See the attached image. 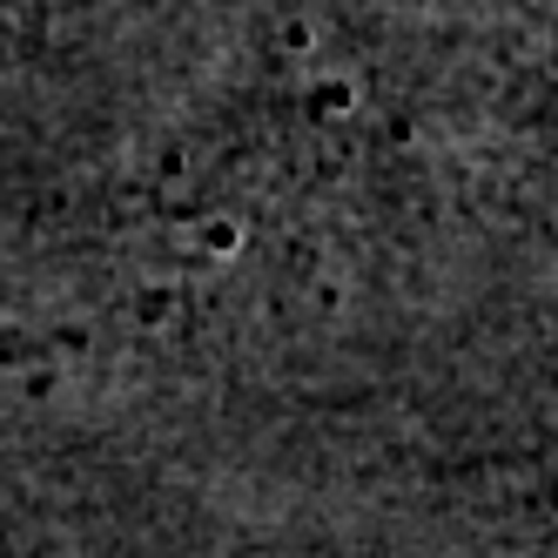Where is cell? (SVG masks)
<instances>
[{
  "instance_id": "6da1fadb",
  "label": "cell",
  "mask_w": 558,
  "mask_h": 558,
  "mask_svg": "<svg viewBox=\"0 0 558 558\" xmlns=\"http://www.w3.org/2000/svg\"><path fill=\"white\" fill-rule=\"evenodd\" d=\"M350 108H356V88L350 82H316L310 88V114H316V122H343Z\"/></svg>"
},
{
  "instance_id": "7a4b0ae2",
  "label": "cell",
  "mask_w": 558,
  "mask_h": 558,
  "mask_svg": "<svg viewBox=\"0 0 558 558\" xmlns=\"http://www.w3.org/2000/svg\"><path fill=\"white\" fill-rule=\"evenodd\" d=\"M195 243H203L209 256H235V250H243V222H235V216H209V222H195Z\"/></svg>"
},
{
  "instance_id": "3957f363",
  "label": "cell",
  "mask_w": 558,
  "mask_h": 558,
  "mask_svg": "<svg viewBox=\"0 0 558 558\" xmlns=\"http://www.w3.org/2000/svg\"><path fill=\"white\" fill-rule=\"evenodd\" d=\"M135 310H142V316H148V324H169V310H175V290H169V283H148V290H142V303H135Z\"/></svg>"
},
{
  "instance_id": "277c9868",
  "label": "cell",
  "mask_w": 558,
  "mask_h": 558,
  "mask_svg": "<svg viewBox=\"0 0 558 558\" xmlns=\"http://www.w3.org/2000/svg\"><path fill=\"white\" fill-rule=\"evenodd\" d=\"M54 350H61V356H68V350L82 356V350H88V330H82V324H61V330H54Z\"/></svg>"
},
{
  "instance_id": "5b68a950",
  "label": "cell",
  "mask_w": 558,
  "mask_h": 558,
  "mask_svg": "<svg viewBox=\"0 0 558 558\" xmlns=\"http://www.w3.org/2000/svg\"><path fill=\"white\" fill-rule=\"evenodd\" d=\"M310 296H316V310H324V316H330V310H343V290L330 283V276H316V290H310Z\"/></svg>"
},
{
  "instance_id": "8992f818",
  "label": "cell",
  "mask_w": 558,
  "mask_h": 558,
  "mask_svg": "<svg viewBox=\"0 0 558 558\" xmlns=\"http://www.w3.org/2000/svg\"><path fill=\"white\" fill-rule=\"evenodd\" d=\"M276 48H290V54H303V48H310V27H283V34H276Z\"/></svg>"
}]
</instances>
